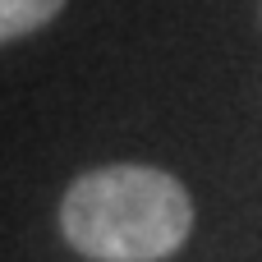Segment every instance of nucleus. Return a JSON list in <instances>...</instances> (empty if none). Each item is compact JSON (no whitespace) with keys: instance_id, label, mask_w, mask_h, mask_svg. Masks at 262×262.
Listing matches in <instances>:
<instances>
[{"instance_id":"obj_1","label":"nucleus","mask_w":262,"mask_h":262,"mask_svg":"<svg viewBox=\"0 0 262 262\" xmlns=\"http://www.w3.org/2000/svg\"><path fill=\"white\" fill-rule=\"evenodd\" d=\"M60 230L92 262H161L193 235V198L161 166H97L64 189Z\"/></svg>"},{"instance_id":"obj_2","label":"nucleus","mask_w":262,"mask_h":262,"mask_svg":"<svg viewBox=\"0 0 262 262\" xmlns=\"http://www.w3.org/2000/svg\"><path fill=\"white\" fill-rule=\"evenodd\" d=\"M60 9H64V0H0V46L18 41V37H32Z\"/></svg>"}]
</instances>
